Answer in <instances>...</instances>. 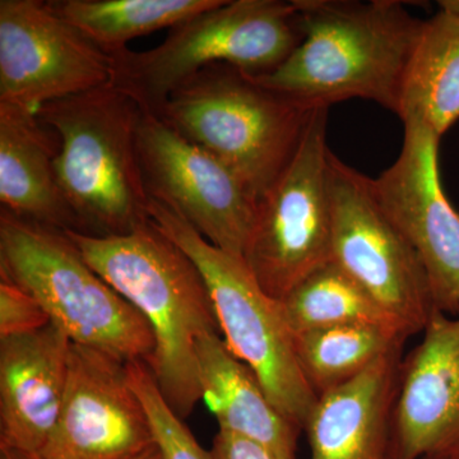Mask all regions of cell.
<instances>
[{"instance_id":"4316f807","label":"cell","mask_w":459,"mask_h":459,"mask_svg":"<svg viewBox=\"0 0 459 459\" xmlns=\"http://www.w3.org/2000/svg\"><path fill=\"white\" fill-rule=\"evenodd\" d=\"M133 459H164V455H162L161 451H160L159 446L157 444H153L152 446H150V448L147 449V451H144L143 453H141L140 455H137V457H134Z\"/></svg>"},{"instance_id":"9a60e30c","label":"cell","mask_w":459,"mask_h":459,"mask_svg":"<svg viewBox=\"0 0 459 459\" xmlns=\"http://www.w3.org/2000/svg\"><path fill=\"white\" fill-rule=\"evenodd\" d=\"M402 361L403 346L320 395L304 427L310 459H401L395 406Z\"/></svg>"},{"instance_id":"5bb4252c","label":"cell","mask_w":459,"mask_h":459,"mask_svg":"<svg viewBox=\"0 0 459 459\" xmlns=\"http://www.w3.org/2000/svg\"><path fill=\"white\" fill-rule=\"evenodd\" d=\"M403 356L395 430L401 459L459 458V314L435 312Z\"/></svg>"},{"instance_id":"ba28073f","label":"cell","mask_w":459,"mask_h":459,"mask_svg":"<svg viewBox=\"0 0 459 459\" xmlns=\"http://www.w3.org/2000/svg\"><path fill=\"white\" fill-rule=\"evenodd\" d=\"M328 113L325 107L314 110L294 156L258 199L243 259L277 301L332 261Z\"/></svg>"},{"instance_id":"52a82bcc","label":"cell","mask_w":459,"mask_h":459,"mask_svg":"<svg viewBox=\"0 0 459 459\" xmlns=\"http://www.w3.org/2000/svg\"><path fill=\"white\" fill-rule=\"evenodd\" d=\"M148 217L197 265L229 349L255 371L276 409L304 430L318 395L299 367L280 301L263 291L241 256L212 246L170 205L150 197Z\"/></svg>"},{"instance_id":"7c38bea8","label":"cell","mask_w":459,"mask_h":459,"mask_svg":"<svg viewBox=\"0 0 459 459\" xmlns=\"http://www.w3.org/2000/svg\"><path fill=\"white\" fill-rule=\"evenodd\" d=\"M402 123L400 155L377 179H371V186L383 212L421 259L437 312L458 316L459 211L442 186V137L421 120Z\"/></svg>"},{"instance_id":"5b68a950","label":"cell","mask_w":459,"mask_h":459,"mask_svg":"<svg viewBox=\"0 0 459 459\" xmlns=\"http://www.w3.org/2000/svg\"><path fill=\"white\" fill-rule=\"evenodd\" d=\"M0 274L31 294L72 342L126 362L152 361L147 320L91 267L65 230L2 210Z\"/></svg>"},{"instance_id":"6da1fadb","label":"cell","mask_w":459,"mask_h":459,"mask_svg":"<svg viewBox=\"0 0 459 459\" xmlns=\"http://www.w3.org/2000/svg\"><path fill=\"white\" fill-rule=\"evenodd\" d=\"M65 231L91 267L147 320L156 342L148 367L172 412L189 418L204 398L197 341L221 334L197 265L151 220L123 235Z\"/></svg>"},{"instance_id":"9c48e42d","label":"cell","mask_w":459,"mask_h":459,"mask_svg":"<svg viewBox=\"0 0 459 459\" xmlns=\"http://www.w3.org/2000/svg\"><path fill=\"white\" fill-rule=\"evenodd\" d=\"M329 181L332 262L394 316L407 336L422 333L437 310L418 253L383 212L370 178L333 152Z\"/></svg>"},{"instance_id":"d6986e66","label":"cell","mask_w":459,"mask_h":459,"mask_svg":"<svg viewBox=\"0 0 459 459\" xmlns=\"http://www.w3.org/2000/svg\"><path fill=\"white\" fill-rule=\"evenodd\" d=\"M397 117L421 120L439 137L459 122V14L440 9L424 21Z\"/></svg>"},{"instance_id":"8992f818","label":"cell","mask_w":459,"mask_h":459,"mask_svg":"<svg viewBox=\"0 0 459 459\" xmlns=\"http://www.w3.org/2000/svg\"><path fill=\"white\" fill-rule=\"evenodd\" d=\"M303 41L294 3L222 0L170 30L159 47L115 57L117 80L156 114L169 96L205 66L234 65L253 75L271 74Z\"/></svg>"},{"instance_id":"3957f363","label":"cell","mask_w":459,"mask_h":459,"mask_svg":"<svg viewBox=\"0 0 459 459\" xmlns=\"http://www.w3.org/2000/svg\"><path fill=\"white\" fill-rule=\"evenodd\" d=\"M35 113L59 140L54 169L80 232L128 234L150 220L138 152L144 110L131 93L111 83Z\"/></svg>"},{"instance_id":"7402d4cb","label":"cell","mask_w":459,"mask_h":459,"mask_svg":"<svg viewBox=\"0 0 459 459\" xmlns=\"http://www.w3.org/2000/svg\"><path fill=\"white\" fill-rule=\"evenodd\" d=\"M292 333L336 325H377L407 336L400 323L334 262L313 272L280 301Z\"/></svg>"},{"instance_id":"e0dca14e","label":"cell","mask_w":459,"mask_h":459,"mask_svg":"<svg viewBox=\"0 0 459 459\" xmlns=\"http://www.w3.org/2000/svg\"><path fill=\"white\" fill-rule=\"evenodd\" d=\"M56 133L35 111L0 102V204L30 221L81 231L57 184Z\"/></svg>"},{"instance_id":"44dd1931","label":"cell","mask_w":459,"mask_h":459,"mask_svg":"<svg viewBox=\"0 0 459 459\" xmlns=\"http://www.w3.org/2000/svg\"><path fill=\"white\" fill-rule=\"evenodd\" d=\"M409 338L369 325H336L294 333L299 367L314 394L351 382Z\"/></svg>"},{"instance_id":"8fae6325","label":"cell","mask_w":459,"mask_h":459,"mask_svg":"<svg viewBox=\"0 0 459 459\" xmlns=\"http://www.w3.org/2000/svg\"><path fill=\"white\" fill-rule=\"evenodd\" d=\"M115 80V57L84 38L49 2L0 0V102L36 111Z\"/></svg>"},{"instance_id":"277c9868","label":"cell","mask_w":459,"mask_h":459,"mask_svg":"<svg viewBox=\"0 0 459 459\" xmlns=\"http://www.w3.org/2000/svg\"><path fill=\"white\" fill-rule=\"evenodd\" d=\"M316 108L219 63L181 84L156 115L221 160L259 199L294 156Z\"/></svg>"},{"instance_id":"603a6c76","label":"cell","mask_w":459,"mask_h":459,"mask_svg":"<svg viewBox=\"0 0 459 459\" xmlns=\"http://www.w3.org/2000/svg\"><path fill=\"white\" fill-rule=\"evenodd\" d=\"M129 383L143 403L153 435L164 459H213L178 418L162 397L150 367L143 361L126 362Z\"/></svg>"},{"instance_id":"f1b7e54d","label":"cell","mask_w":459,"mask_h":459,"mask_svg":"<svg viewBox=\"0 0 459 459\" xmlns=\"http://www.w3.org/2000/svg\"><path fill=\"white\" fill-rule=\"evenodd\" d=\"M421 459H459V458H452V457H425Z\"/></svg>"},{"instance_id":"2e32d148","label":"cell","mask_w":459,"mask_h":459,"mask_svg":"<svg viewBox=\"0 0 459 459\" xmlns=\"http://www.w3.org/2000/svg\"><path fill=\"white\" fill-rule=\"evenodd\" d=\"M72 343L53 323L0 338V446L44 448L65 400Z\"/></svg>"},{"instance_id":"484cf974","label":"cell","mask_w":459,"mask_h":459,"mask_svg":"<svg viewBox=\"0 0 459 459\" xmlns=\"http://www.w3.org/2000/svg\"><path fill=\"white\" fill-rule=\"evenodd\" d=\"M0 459H41L38 453L20 451V449L0 446Z\"/></svg>"},{"instance_id":"ac0fdd59","label":"cell","mask_w":459,"mask_h":459,"mask_svg":"<svg viewBox=\"0 0 459 459\" xmlns=\"http://www.w3.org/2000/svg\"><path fill=\"white\" fill-rule=\"evenodd\" d=\"M195 351L202 397L220 430L262 444L283 458L296 459L303 430L276 409L255 371L238 360L221 334H204Z\"/></svg>"},{"instance_id":"cb8c5ba5","label":"cell","mask_w":459,"mask_h":459,"mask_svg":"<svg viewBox=\"0 0 459 459\" xmlns=\"http://www.w3.org/2000/svg\"><path fill=\"white\" fill-rule=\"evenodd\" d=\"M50 316L31 294L0 274V338L47 327Z\"/></svg>"},{"instance_id":"30bf717a","label":"cell","mask_w":459,"mask_h":459,"mask_svg":"<svg viewBox=\"0 0 459 459\" xmlns=\"http://www.w3.org/2000/svg\"><path fill=\"white\" fill-rule=\"evenodd\" d=\"M138 152L148 195L170 205L212 246L241 256L258 197L221 160L144 111Z\"/></svg>"},{"instance_id":"7a4b0ae2","label":"cell","mask_w":459,"mask_h":459,"mask_svg":"<svg viewBox=\"0 0 459 459\" xmlns=\"http://www.w3.org/2000/svg\"><path fill=\"white\" fill-rule=\"evenodd\" d=\"M303 41L264 86L313 108L346 100L376 102L395 115L424 21L398 0H292Z\"/></svg>"},{"instance_id":"d4e9b609","label":"cell","mask_w":459,"mask_h":459,"mask_svg":"<svg viewBox=\"0 0 459 459\" xmlns=\"http://www.w3.org/2000/svg\"><path fill=\"white\" fill-rule=\"evenodd\" d=\"M213 459H286L262 444L219 430L214 437Z\"/></svg>"},{"instance_id":"ffe728a7","label":"cell","mask_w":459,"mask_h":459,"mask_svg":"<svg viewBox=\"0 0 459 459\" xmlns=\"http://www.w3.org/2000/svg\"><path fill=\"white\" fill-rule=\"evenodd\" d=\"M222 0H51L60 17L117 57L134 39L174 29Z\"/></svg>"},{"instance_id":"4fadbf2b","label":"cell","mask_w":459,"mask_h":459,"mask_svg":"<svg viewBox=\"0 0 459 459\" xmlns=\"http://www.w3.org/2000/svg\"><path fill=\"white\" fill-rule=\"evenodd\" d=\"M155 443L126 362L72 343L65 400L41 459H133Z\"/></svg>"},{"instance_id":"83f0119b","label":"cell","mask_w":459,"mask_h":459,"mask_svg":"<svg viewBox=\"0 0 459 459\" xmlns=\"http://www.w3.org/2000/svg\"><path fill=\"white\" fill-rule=\"evenodd\" d=\"M437 4H439V8L444 9V11L459 14V0H440V2H437Z\"/></svg>"}]
</instances>
